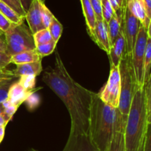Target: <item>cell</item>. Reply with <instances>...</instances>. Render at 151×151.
<instances>
[{
	"label": "cell",
	"instance_id": "cell-1",
	"mask_svg": "<svg viewBox=\"0 0 151 151\" xmlns=\"http://www.w3.org/2000/svg\"><path fill=\"white\" fill-rule=\"evenodd\" d=\"M42 81L61 100L69 111L72 134H88L90 109L94 93L71 77L58 52L55 65L44 71Z\"/></svg>",
	"mask_w": 151,
	"mask_h": 151
},
{
	"label": "cell",
	"instance_id": "cell-2",
	"mask_svg": "<svg viewBox=\"0 0 151 151\" xmlns=\"http://www.w3.org/2000/svg\"><path fill=\"white\" fill-rule=\"evenodd\" d=\"M127 118L118 108L105 103L94 93L90 109L88 136L100 151H106L114 133L125 127Z\"/></svg>",
	"mask_w": 151,
	"mask_h": 151
},
{
	"label": "cell",
	"instance_id": "cell-3",
	"mask_svg": "<svg viewBox=\"0 0 151 151\" xmlns=\"http://www.w3.org/2000/svg\"><path fill=\"white\" fill-rule=\"evenodd\" d=\"M147 124L145 88L144 86L136 88L127 116L124 131L126 151H138L144 142Z\"/></svg>",
	"mask_w": 151,
	"mask_h": 151
},
{
	"label": "cell",
	"instance_id": "cell-4",
	"mask_svg": "<svg viewBox=\"0 0 151 151\" xmlns=\"http://www.w3.org/2000/svg\"><path fill=\"white\" fill-rule=\"evenodd\" d=\"M119 70L120 75V95L118 109L127 118L137 87L131 58L127 53L124 55L119 63Z\"/></svg>",
	"mask_w": 151,
	"mask_h": 151
},
{
	"label": "cell",
	"instance_id": "cell-5",
	"mask_svg": "<svg viewBox=\"0 0 151 151\" xmlns=\"http://www.w3.org/2000/svg\"><path fill=\"white\" fill-rule=\"evenodd\" d=\"M4 38L7 53L10 56L35 50L33 34L24 23L19 25L13 24L11 27L4 32Z\"/></svg>",
	"mask_w": 151,
	"mask_h": 151
},
{
	"label": "cell",
	"instance_id": "cell-6",
	"mask_svg": "<svg viewBox=\"0 0 151 151\" xmlns=\"http://www.w3.org/2000/svg\"><path fill=\"white\" fill-rule=\"evenodd\" d=\"M147 38V29L141 25L131 57L137 87L145 85L144 82V60Z\"/></svg>",
	"mask_w": 151,
	"mask_h": 151
},
{
	"label": "cell",
	"instance_id": "cell-7",
	"mask_svg": "<svg viewBox=\"0 0 151 151\" xmlns=\"http://www.w3.org/2000/svg\"><path fill=\"white\" fill-rule=\"evenodd\" d=\"M142 24L131 13L126 2L121 9V28L126 44V53L131 57Z\"/></svg>",
	"mask_w": 151,
	"mask_h": 151
},
{
	"label": "cell",
	"instance_id": "cell-8",
	"mask_svg": "<svg viewBox=\"0 0 151 151\" xmlns=\"http://www.w3.org/2000/svg\"><path fill=\"white\" fill-rule=\"evenodd\" d=\"M97 94L105 103L118 108L120 95V75L119 66L111 65L110 73L107 83Z\"/></svg>",
	"mask_w": 151,
	"mask_h": 151
},
{
	"label": "cell",
	"instance_id": "cell-9",
	"mask_svg": "<svg viewBox=\"0 0 151 151\" xmlns=\"http://www.w3.org/2000/svg\"><path fill=\"white\" fill-rule=\"evenodd\" d=\"M62 151H100L93 143L88 134L70 133Z\"/></svg>",
	"mask_w": 151,
	"mask_h": 151
},
{
	"label": "cell",
	"instance_id": "cell-10",
	"mask_svg": "<svg viewBox=\"0 0 151 151\" xmlns=\"http://www.w3.org/2000/svg\"><path fill=\"white\" fill-rule=\"evenodd\" d=\"M42 3L44 2L41 0H33L25 15V19L32 34L45 29L42 23Z\"/></svg>",
	"mask_w": 151,
	"mask_h": 151
},
{
	"label": "cell",
	"instance_id": "cell-11",
	"mask_svg": "<svg viewBox=\"0 0 151 151\" xmlns=\"http://www.w3.org/2000/svg\"><path fill=\"white\" fill-rule=\"evenodd\" d=\"M33 91L27 89L22 83L18 80L15 81L8 91L7 101L9 102L10 104L13 105L16 108L19 109V106L22 104L24 101L27 100L29 97L32 95Z\"/></svg>",
	"mask_w": 151,
	"mask_h": 151
},
{
	"label": "cell",
	"instance_id": "cell-12",
	"mask_svg": "<svg viewBox=\"0 0 151 151\" xmlns=\"http://www.w3.org/2000/svg\"><path fill=\"white\" fill-rule=\"evenodd\" d=\"M94 41L99 47L108 55L110 52L111 44L109 41L108 24L105 21H97L94 28Z\"/></svg>",
	"mask_w": 151,
	"mask_h": 151
},
{
	"label": "cell",
	"instance_id": "cell-13",
	"mask_svg": "<svg viewBox=\"0 0 151 151\" xmlns=\"http://www.w3.org/2000/svg\"><path fill=\"white\" fill-rule=\"evenodd\" d=\"M125 53H126V44H125L123 32H122V28H121L119 35L111 47L110 52L109 54V58H110L111 65L119 66V63Z\"/></svg>",
	"mask_w": 151,
	"mask_h": 151
},
{
	"label": "cell",
	"instance_id": "cell-14",
	"mask_svg": "<svg viewBox=\"0 0 151 151\" xmlns=\"http://www.w3.org/2000/svg\"><path fill=\"white\" fill-rule=\"evenodd\" d=\"M126 5L128 10L139 21L145 29H147L150 20L147 17L144 0H127Z\"/></svg>",
	"mask_w": 151,
	"mask_h": 151
},
{
	"label": "cell",
	"instance_id": "cell-15",
	"mask_svg": "<svg viewBox=\"0 0 151 151\" xmlns=\"http://www.w3.org/2000/svg\"><path fill=\"white\" fill-rule=\"evenodd\" d=\"M42 70L41 60H38L32 63L16 65V68L13 71V72L15 77L18 78L22 76L37 77L41 73Z\"/></svg>",
	"mask_w": 151,
	"mask_h": 151
},
{
	"label": "cell",
	"instance_id": "cell-16",
	"mask_svg": "<svg viewBox=\"0 0 151 151\" xmlns=\"http://www.w3.org/2000/svg\"><path fill=\"white\" fill-rule=\"evenodd\" d=\"M81 4H82L84 17H85L86 24L87 32L91 39L94 41V28H95L96 22H97L94 10H93L92 6L90 2V0H81Z\"/></svg>",
	"mask_w": 151,
	"mask_h": 151
},
{
	"label": "cell",
	"instance_id": "cell-17",
	"mask_svg": "<svg viewBox=\"0 0 151 151\" xmlns=\"http://www.w3.org/2000/svg\"><path fill=\"white\" fill-rule=\"evenodd\" d=\"M42 60V58L38 54L36 50L23 52L18 54L12 55L10 58V63H14L16 65L24 64V63H32Z\"/></svg>",
	"mask_w": 151,
	"mask_h": 151
},
{
	"label": "cell",
	"instance_id": "cell-18",
	"mask_svg": "<svg viewBox=\"0 0 151 151\" xmlns=\"http://www.w3.org/2000/svg\"><path fill=\"white\" fill-rule=\"evenodd\" d=\"M122 9V8H121ZM121 30V10L119 12L114 13L111 19L108 23V31H109V41L111 47L116 38L119 35Z\"/></svg>",
	"mask_w": 151,
	"mask_h": 151
},
{
	"label": "cell",
	"instance_id": "cell-19",
	"mask_svg": "<svg viewBox=\"0 0 151 151\" xmlns=\"http://www.w3.org/2000/svg\"><path fill=\"white\" fill-rule=\"evenodd\" d=\"M124 131L125 128L116 131L114 133L111 141L106 151H126Z\"/></svg>",
	"mask_w": 151,
	"mask_h": 151
},
{
	"label": "cell",
	"instance_id": "cell-20",
	"mask_svg": "<svg viewBox=\"0 0 151 151\" xmlns=\"http://www.w3.org/2000/svg\"><path fill=\"white\" fill-rule=\"evenodd\" d=\"M0 12L14 24L19 25L23 24L25 19V17L20 16L10 6L1 1H0Z\"/></svg>",
	"mask_w": 151,
	"mask_h": 151
},
{
	"label": "cell",
	"instance_id": "cell-21",
	"mask_svg": "<svg viewBox=\"0 0 151 151\" xmlns=\"http://www.w3.org/2000/svg\"><path fill=\"white\" fill-rule=\"evenodd\" d=\"M151 72V38H148L145 49L144 60V82L147 83Z\"/></svg>",
	"mask_w": 151,
	"mask_h": 151
},
{
	"label": "cell",
	"instance_id": "cell-22",
	"mask_svg": "<svg viewBox=\"0 0 151 151\" xmlns=\"http://www.w3.org/2000/svg\"><path fill=\"white\" fill-rule=\"evenodd\" d=\"M47 29L50 31V33L52 39L55 42H58L59 39L61 37L62 32H63V26L55 16L52 19L51 23L50 24Z\"/></svg>",
	"mask_w": 151,
	"mask_h": 151
},
{
	"label": "cell",
	"instance_id": "cell-23",
	"mask_svg": "<svg viewBox=\"0 0 151 151\" xmlns=\"http://www.w3.org/2000/svg\"><path fill=\"white\" fill-rule=\"evenodd\" d=\"M16 81H17V78H5V79L0 80V104L3 103L7 100L10 87Z\"/></svg>",
	"mask_w": 151,
	"mask_h": 151
},
{
	"label": "cell",
	"instance_id": "cell-24",
	"mask_svg": "<svg viewBox=\"0 0 151 151\" xmlns=\"http://www.w3.org/2000/svg\"><path fill=\"white\" fill-rule=\"evenodd\" d=\"M33 38L34 41H35V47H36V46L47 44V43H50L51 41H54L52 39V38L48 29H41V30L38 31L35 33H34Z\"/></svg>",
	"mask_w": 151,
	"mask_h": 151
},
{
	"label": "cell",
	"instance_id": "cell-25",
	"mask_svg": "<svg viewBox=\"0 0 151 151\" xmlns=\"http://www.w3.org/2000/svg\"><path fill=\"white\" fill-rule=\"evenodd\" d=\"M57 44V42L52 41L50 43L41 44V45L36 46L35 50H36L38 54L39 55L41 58L45 57V56H48L54 52Z\"/></svg>",
	"mask_w": 151,
	"mask_h": 151
},
{
	"label": "cell",
	"instance_id": "cell-26",
	"mask_svg": "<svg viewBox=\"0 0 151 151\" xmlns=\"http://www.w3.org/2000/svg\"><path fill=\"white\" fill-rule=\"evenodd\" d=\"M145 99L146 109H147V123L151 122V77L150 76L148 81L145 85Z\"/></svg>",
	"mask_w": 151,
	"mask_h": 151
},
{
	"label": "cell",
	"instance_id": "cell-27",
	"mask_svg": "<svg viewBox=\"0 0 151 151\" xmlns=\"http://www.w3.org/2000/svg\"><path fill=\"white\" fill-rule=\"evenodd\" d=\"M102 9H103V21L109 23V21L111 19L112 16L114 14V10L112 8L109 0H101Z\"/></svg>",
	"mask_w": 151,
	"mask_h": 151
},
{
	"label": "cell",
	"instance_id": "cell-28",
	"mask_svg": "<svg viewBox=\"0 0 151 151\" xmlns=\"http://www.w3.org/2000/svg\"><path fill=\"white\" fill-rule=\"evenodd\" d=\"M41 11H42V23L44 25V28L47 29L51 23L52 19L54 17V15L52 13V12L47 8V6L44 4V2L42 3V6H41Z\"/></svg>",
	"mask_w": 151,
	"mask_h": 151
},
{
	"label": "cell",
	"instance_id": "cell-29",
	"mask_svg": "<svg viewBox=\"0 0 151 151\" xmlns=\"http://www.w3.org/2000/svg\"><path fill=\"white\" fill-rule=\"evenodd\" d=\"M35 78L36 77L35 76H22L19 78V81L27 89L33 91L35 85Z\"/></svg>",
	"mask_w": 151,
	"mask_h": 151
},
{
	"label": "cell",
	"instance_id": "cell-30",
	"mask_svg": "<svg viewBox=\"0 0 151 151\" xmlns=\"http://www.w3.org/2000/svg\"><path fill=\"white\" fill-rule=\"evenodd\" d=\"M92 8L94 10L96 20L102 21L103 19V9H102L101 0H90Z\"/></svg>",
	"mask_w": 151,
	"mask_h": 151
},
{
	"label": "cell",
	"instance_id": "cell-31",
	"mask_svg": "<svg viewBox=\"0 0 151 151\" xmlns=\"http://www.w3.org/2000/svg\"><path fill=\"white\" fill-rule=\"evenodd\" d=\"M143 151H151V122L147 124V131L144 139Z\"/></svg>",
	"mask_w": 151,
	"mask_h": 151
},
{
	"label": "cell",
	"instance_id": "cell-32",
	"mask_svg": "<svg viewBox=\"0 0 151 151\" xmlns=\"http://www.w3.org/2000/svg\"><path fill=\"white\" fill-rule=\"evenodd\" d=\"M13 24L0 12V32L4 34V32H7Z\"/></svg>",
	"mask_w": 151,
	"mask_h": 151
},
{
	"label": "cell",
	"instance_id": "cell-33",
	"mask_svg": "<svg viewBox=\"0 0 151 151\" xmlns=\"http://www.w3.org/2000/svg\"><path fill=\"white\" fill-rule=\"evenodd\" d=\"M10 58L7 53L0 52V69H4L10 63Z\"/></svg>",
	"mask_w": 151,
	"mask_h": 151
},
{
	"label": "cell",
	"instance_id": "cell-34",
	"mask_svg": "<svg viewBox=\"0 0 151 151\" xmlns=\"http://www.w3.org/2000/svg\"><path fill=\"white\" fill-rule=\"evenodd\" d=\"M109 1L113 10H114L115 13H116L121 10V8L123 7L127 0H109Z\"/></svg>",
	"mask_w": 151,
	"mask_h": 151
},
{
	"label": "cell",
	"instance_id": "cell-35",
	"mask_svg": "<svg viewBox=\"0 0 151 151\" xmlns=\"http://www.w3.org/2000/svg\"><path fill=\"white\" fill-rule=\"evenodd\" d=\"M10 78H16L12 71L7 70V69H6V68L0 69V80Z\"/></svg>",
	"mask_w": 151,
	"mask_h": 151
},
{
	"label": "cell",
	"instance_id": "cell-36",
	"mask_svg": "<svg viewBox=\"0 0 151 151\" xmlns=\"http://www.w3.org/2000/svg\"><path fill=\"white\" fill-rule=\"evenodd\" d=\"M12 118L9 116L8 115L6 114L4 111L0 114V127L6 126L7 124L11 120Z\"/></svg>",
	"mask_w": 151,
	"mask_h": 151
},
{
	"label": "cell",
	"instance_id": "cell-37",
	"mask_svg": "<svg viewBox=\"0 0 151 151\" xmlns=\"http://www.w3.org/2000/svg\"><path fill=\"white\" fill-rule=\"evenodd\" d=\"M0 52L7 53V45H6L4 34L1 32H0Z\"/></svg>",
	"mask_w": 151,
	"mask_h": 151
},
{
	"label": "cell",
	"instance_id": "cell-38",
	"mask_svg": "<svg viewBox=\"0 0 151 151\" xmlns=\"http://www.w3.org/2000/svg\"><path fill=\"white\" fill-rule=\"evenodd\" d=\"M12 1H13V2L14 3V4L16 5V8L18 9V11H19V15L22 16H24V17H25L26 13H25L24 10H23V8H22V4H21V3H20V0H12Z\"/></svg>",
	"mask_w": 151,
	"mask_h": 151
},
{
	"label": "cell",
	"instance_id": "cell-39",
	"mask_svg": "<svg viewBox=\"0 0 151 151\" xmlns=\"http://www.w3.org/2000/svg\"><path fill=\"white\" fill-rule=\"evenodd\" d=\"M33 0H20V3L22 4V7L23 8V10H24L25 13H27L28 8H29V5L32 3V1Z\"/></svg>",
	"mask_w": 151,
	"mask_h": 151
},
{
	"label": "cell",
	"instance_id": "cell-40",
	"mask_svg": "<svg viewBox=\"0 0 151 151\" xmlns=\"http://www.w3.org/2000/svg\"><path fill=\"white\" fill-rule=\"evenodd\" d=\"M145 4L146 6V10H147V15L149 20H150L151 18V0H144Z\"/></svg>",
	"mask_w": 151,
	"mask_h": 151
},
{
	"label": "cell",
	"instance_id": "cell-41",
	"mask_svg": "<svg viewBox=\"0 0 151 151\" xmlns=\"http://www.w3.org/2000/svg\"><path fill=\"white\" fill-rule=\"evenodd\" d=\"M0 1H3V2H4V3H5V4H7V5L10 6V7H11V8H13V10H14L16 12V13H19V11H18V9L16 8V5H15L14 3L13 2V1H12V0H0Z\"/></svg>",
	"mask_w": 151,
	"mask_h": 151
},
{
	"label": "cell",
	"instance_id": "cell-42",
	"mask_svg": "<svg viewBox=\"0 0 151 151\" xmlns=\"http://www.w3.org/2000/svg\"><path fill=\"white\" fill-rule=\"evenodd\" d=\"M5 127L6 126H1L0 127V144L2 142L3 139L4 137V134H5Z\"/></svg>",
	"mask_w": 151,
	"mask_h": 151
},
{
	"label": "cell",
	"instance_id": "cell-43",
	"mask_svg": "<svg viewBox=\"0 0 151 151\" xmlns=\"http://www.w3.org/2000/svg\"><path fill=\"white\" fill-rule=\"evenodd\" d=\"M147 36H148V38H151V18L150 20V23H149V25H148V27H147Z\"/></svg>",
	"mask_w": 151,
	"mask_h": 151
},
{
	"label": "cell",
	"instance_id": "cell-44",
	"mask_svg": "<svg viewBox=\"0 0 151 151\" xmlns=\"http://www.w3.org/2000/svg\"><path fill=\"white\" fill-rule=\"evenodd\" d=\"M4 111V106H3V104H0V114H1Z\"/></svg>",
	"mask_w": 151,
	"mask_h": 151
},
{
	"label": "cell",
	"instance_id": "cell-45",
	"mask_svg": "<svg viewBox=\"0 0 151 151\" xmlns=\"http://www.w3.org/2000/svg\"><path fill=\"white\" fill-rule=\"evenodd\" d=\"M143 145H144V142H143L142 144L141 145V146H140V147L139 148L138 151H143Z\"/></svg>",
	"mask_w": 151,
	"mask_h": 151
},
{
	"label": "cell",
	"instance_id": "cell-46",
	"mask_svg": "<svg viewBox=\"0 0 151 151\" xmlns=\"http://www.w3.org/2000/svg\"><path fill=\"white\" fill-rule=\"evenodd\" d=\"M26 151H39V150H36V149H34V148H29V149H28V150H26Z\"/></svg>",
	"mask_w": 151,
	"mask_h": 151
},
{
	"label": "cell",
	"instance_id": "cell-47",
	"mask_svg": "<svg viewBox=\"0 0 151 151\" xmlns=\"http://www.w3.org/2000/svg\"><path fill=\"white\" fill-rule=\"evenodd\" d=\"M41 1H42L43 2H44V1H45V0H41Z\"/></svg>",
	"mask_w": 151,
	"mask_h": 151
},
{
	"label": "cell",
	"instance_id": "cell-48",
	"mask_svg": "<svg viewBox=\"0 0 151 151\" xmlns=\"http://www.w3.org/2000/svg\"><path fill=\"white\" fill-rule=\"evenodd\" d=\"M150 77H151V72H150Z\"/></svg>",
	"mask_w": 151,
	"mask_h": 151
}]
</instances>
